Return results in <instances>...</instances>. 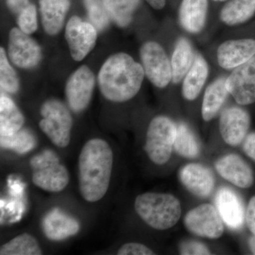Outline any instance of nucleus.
Returning a JSON list of instances; mask_svg holds the SVG:
<instances>
[{
	"instance_id": "obj_1",
	"label": "nucleus",
	"mask_w": 255,
	"mask_h": 255,
	"mask_svg": "<svg viewBox=\"0 0 255 255\" xmlns=\"http://www.w3.org/2000/svg\"><path fill=\"white\" fill-rule=\"evenodd\" d=\"M113 164V151L106 140L92 138L83 145L78 157V184L80 194L87 202H97L105 197Z\"/></svg>"
},
{
	"instance_id": "obj_2",
	"label": "nucleus",
	"mask_w": 255,
	"mask_h": 255,
	"mask_svg": "<svg viewBox=\"0 0 255 255\" xmlns=\"http://www.w3.org/2000/svg\"><path fill=\"white\" fill-rule=\"evenodd\" d=\"M145 72L140 64L125 53L112 55L103 64L98 75L100 91L107 100L124 102L140 90Z\"/></svg>"
},
{
	"instance_id": "obj_3",
	"label": "nucleus",
	"mask_w": 255,
	"mask_h": 255,
	"mask_svg": "<svg viewBox=\"0 0 255 255\" xmlns=\"http://www.w3.org/2000/svg\"><path fill=\"white\" fill-rule=\"evenodd\" d=\"M134 208L150 227L159 231L175 226L181 217V204L175 196L163 193L147 192L137 196Z\"/></svg>"
},
{
	"instance_id": "obj_4",
	"label": "nucleus",
	"mask_w": 255,
	"mask_h": 255,
	"mask_svg": "<svg viewBox=\"0 0 255 255\" xmlns=\"http://www.w3.org/2000/svg\"><path fill=\"white\" fill-rule=\"evenodd\" d=\"M33 184L50 193L63 191L70 182L68 169L60 162L54 152L46 150L33 156L30 160Z\"/></svg>"
},
{
	"instance_id": "obj_5",
	"label": "nucleus",
	"mask_w": 255,
	"mask_h": 255,
	"mask_svg": "<svg viewBox=\"0 0 255 255\" xmlns=\"http://www.w3.org/2000/svg\"><path fill=\"white\" fill-rule=\"evenodd\" d=\"M39 127L57 147L65 148L71 138L73 117L63 102L56 99L46 101L41 106Z\"/></svg>"
},
{
	"instance_id": "obj_6",
	"label": "nucleus",
	"mask_w": 255,
	"mask_h": 255,
	"mask_svg": "<svg viewBox=\"0 0 255 255\" xmlns=\"http://www.w3.org/2000/svg\"><path fill=\"white\" fill-rule=\"evenodd\" d=\"M177 126L168 117L158 116L151 121L146 134L145 150L152 162L167 163L172 155Z\"/></svg>"
},
{
	"instance_id": "obj_7",
	"label": "nucleus",
	"mask_w": 255,
	"mask_h": 255,
	"mask_svg": "<svg viewBox=\"0 0 255 255\" xmlns=\"http://www.w3.org/2000/svg\"><path fill=\"white\" fill-rule=\"evenodd\" d=\"M142 68L152 85L164 88L172 81V65L165 50L158 43L147 41L140 50Z\"/></svg>"
},
{
	"instance_id": "obj_8",
	"label": "nucleus",
	"mask_w": 255,
	"mask_h": 255,
	"mask_svg": "<svg viewBox=\"0 0 255 255\" xmlns=\"http://www.w3.org/2000/svg\"><path fill=\"white\" fill-rule=\"evenodd\" d=\"M188 231L200 237L217 239L224 232V224L218 209L210 204H201L187 213L184 219Z\"/></svg>"
},
{
	"instance_id": "obj_9",
	"label": "nucleus",
	"mask_w": 255,
	"mask_h": 255,
	"mask_svg": "<svg viewBox=\"0 0 255 255\" xmlns=\"http://www.w3.org/2000/svg\"><path fill=\"white\" fill-rule=\"evenodd\" d=\"M95 85V75L86 65L80 67L70 75L65 86V96L74 112L79 113L88 107Z\"/></svg>"
},
{
	"instance_id": "obj_10",
	"label": "nucleus",
	"mask_w": 255,
	"mask_h": 255,
	"mask_svg": "<svg viewBox=\"0 0 255 255\" xmlns=\"http://www.w3.org/2000/svg\"><path fill=\"white\" fill-rule=\"evenodd\" d=\"M65 38L73 59L81 61L95 47L97 31L92 23L74 16L67 23Z\"/></svg>"
},
{
	"instance_id": "obj_11",
	"label": "nucleus",
	"mask_w": 255,
	"mask_h": 255,
	"mask_svg": "<svg viewBox=\"0 0 255 255\" xmlns=\"http://www.w3.org/2000/svg\"><path fill=\"white\" fill-rule=\"evenodd\" d=\"M8 55L11 63L18 68H33L41 59V47L29 35L14 28L9 33Z\"/></svg>"
},
{
	"instance_id": "obj_12",
	"label": "nucleus",
	"mask_w": 255,
	"mask_h": 255,
	"mask_svg": "<svg viewBox=\"0 0 255 255\" xmlns=\"http://www.w3.org/2000/svg\"><path fill=\"white\" fill-rule=\"evenodd\" d=\"M229 93L238 104L248 105L255 102V55L234 69L226 78Z\"/></svg>"
},
{
	"instance_id": "obj_13",
	"label": "nucleus",
	"mask_w": 255,
	"mask_h": 255,
	"mask_svg": "<svg viewBox=\"0 0 255 255\" xmlns=\"http://www.w3.org/2000/svg\"><path fill=\"white\" fill-rule=\"evenodd\" d=\"M250 126L249 114L239 107L226 109L220 117V131L224 141L230 145H240L246 138Z\"/></svg>"
},
{
	"instance_id": "obj_14",
	"label": "nucleus",
	"mask_w": 255,
	"mask_h": 255,
	"mask_svg": "<svg viewBox=\"0 0 255 255\" xmlns=\"http://www.w3.org/2000/svg\"><path fill=\"white\" fill-rule=\"evenodd\" d=\"M181 182L195 196L206 198L214 190L215 179L212 172L201 164L191 163L179 172Z\"/></svg>"
},
{
	"instance_id": "obj_15",
	"label": "nucleus",
	"mask_w": 255,
	"mask_h": 255,
	"mask_svg": "<svg viewBox=\"0 0 255 255\" xmlns=\"http://www.w3.org/2000/svg\"><path fill=\"white\" fill-rule=\"evenodd\" d=\"M215 166L221 177L238 187L247 189L254 183L253 170L240 156L233 154L224 156Z\"/></svg>"
},
{
	"instance_id": "obj_16",
	"label": "nucleus",
	"mask_w": 255,
	"mask_h": 255,
	"mask_svg": "<svg viewBox=\"0 0 255 255\" xmlns=\"http://www.w3.org/2000/svg\"><path fill=\"white\" fill-rule=\"evenodd\" d=\"M255 55V40H231L223 43L218 48L217 58L220 66L235 69L246 63Z\"/></svg>"
},
{
	"instance_id": "obj_17",
	"label": "nucleus",
	"mask_w": 255,
	"mask_h": 255,
	"mask_svg": "<svg viewBox=\"0 0 255 255\" xmlns=\"http://www.w3.org/2000/svg\"><path fill=\"white\" fill-rule=\"evenodd\" d=\"M217 206L223 222L232 230L241 229L245 219L243 203L235 191L227 187H222L216 196Z\"/></svg>"
},
{
	"instance_id": "obj_18",
	"label": "nucleus",
	"mask_w": 255,
	"mask_h": 255,
	"mask_svg": "<svg viewBox=\"0 0 255 255\" xmlns=\"http://www.w3.org/2000/svg\"><path fill=\"white\" fill-rule=\"evenodd\" d=\"M43 229L48 239L60 241L76 235L80 231V224L71 216L55 210L43 220Z\"/></svg>"
},
{
	"instance_id": "obj_19",
	"label": "nucleus",
	"mask_w": 255,
	"mask_h": 255,
	"mask_svg": "<svg viewBox=\"0 0 255 255\" xmlns=\"http://www.w3.org/2000/svg\"><path fill=\"white\" fill-rule=\"evenodd\" d=\"M70 6V0H39L42 25L48 34L61 31Z\"/></svg>"
},
{
	"instance_id": "obj_20",
	"label": "nucleus",
	"mask_w": 255,
	"mask_h": 255,
	"mask_svg": "<svg viewBox=\"0 0 255 255\" xmlns=\"http://www.w3.org/2000/svg\"><path fill=\"white\" fill-rule=\"evenodd\" d=\"M208 6V0H182L179 10L182 28L191 33L200 32L205 26Z\"/></svg>"
},
{
	"instance_id": "obj_21",
	"label": "nucleus",
	"mask_w": 255,
	"mask_h": 255,
	"mask_svg": "<svg viewBox=\"0 0 255 255\" xmlns=\"http://www.w3.org/2000/svg\"><path fill=\"white\" fill-rule=\"evenodd\" d=\"M208 75L209 66L206 60L202 55H196L183 82L182 95L186 100L193 101L197 98L205 85Z\"/></svg>"
},
{
	"instance_id": "obj_22",
	"label": "nucleus",
	"mask_w": 255,
	"mask_h": 255,
	"mask_svg": "<svg viewBox=\"0 0 255 255\" xmlns=\"http://www.w3.org/2000/svg\"><path fill=\"white\" fill-rule=\"evenodd\" d=\"M226 79L221 78L211 83L206 90L203 100L201 114L206 122H209L217 116L227 98L228 90Z\"/></svg>"
},
{
	"instance_id": "obj_23",
	"label": "nucleus",
	"mask_w": 255,
	"mask_h": 255,
	"mask_svg": "<svg viewBox=\"0 0 255 255\" xmlns=\"http://www.w3.org/2000/svg\"><path fill=\"white\" fill-rule=\"evenodd\" d=\"M25 119L13 100L1 94L0 97V133L1 136L14 135L21 130Z\"/></svg>"
},
{
	"instance_id": "obj_24",
	"label": "nucleus",
	"mask_w": 255,
	"mask_h": 255,
	"mask_svg": "<svg viewBox=\"0 0 255 255\" xmlns=\"http://www.w3.org/2000/svg\"><path fill=\"white\" fill-rule=\"evenodd\" d=\"M194 59L195 56L191 43L187 38H179L176 43L171 60L173 83L177 84L182 81L193 65Z\"/></svg>"
},
{
	"instance_id": "obj_25",
	"label": "nucleus",
	"mask_w": 255,
	"mask_h": 255,
	"mask_svg": "<svg viewBox=\"0 0 255 255\" xmlns=\"http://www.w3.org/2000/svg\"><path fill=\"white\" fill-rule=\"evenodd\" d=\"M255 13V0H230L223 6L220 18L228 26L246 22Z\"/></svg>"
},
{
	"instance_id": "obj_26",
	"label": "nucleus",
	"mask_w": 255,
	"mask_h": 255,
	"mask_svg": "<svg viewBox=\"0 0 255 255\" xmlns=\"http://www.w3.org/2000/svg\"><path fill=\"white\" fill-rule=\"evenodd\" d=\"M110 17L120 27H126L131 22L134 12L140 0H103Z\"/></svg>"
},
{
	"instance_id": "obj_27",
	"label": "nucleus",
	"mask_w": 255,
	"mask_h": 255,
	"mask_svg": "<svg viewBox=\"0 0 255 255\" xmlns=\"http://www.w3.org/2000/svg\"><path fill=\"white\" fill-rule=\"evenodd\" d=\"M43 254L36 238L28 233L18 235L0 248L1 255H41Z\"/></svg>"
},
{
	"instance_id": "obj_28",
	"label": "nucleus",
	"mask_w": 255,
	"mask_h": 255,
	"mask_svg": "<svg viewBox=\"0 0 255 255\" xmlns=\"http://www.w3.org/2000/svg\"><path fill=\"white\" fill-rule=\"evenodd\" d=\"M174 147L178 154L187 158L197 157L200 151L194 133L184 124H179L177 127Z\"/></svg>"
},
{
	"instance_id": "obj_29",
	"label": "nucleus",
	"mask_w": 255,
	"mask_h": 255,
	"mask_svg": "<svg viewBox=\"0 0 255 255\" xmlns=\"http://www.w3.org/2000/svg\"><path fill=\"white\" fill-rule=\"evenodd\" d=\"M0 85L9 93H16L19 90L17 75L10 65L4 48H0Z\"/></svg>"
},
{
	"instance_id": "obj_30",
	"label": "nucleus",
	"mask_w": 255,
	"mask_h": 255,
	"mask_svg": "<svg viewBox=\"0 0 255 255\" xmlns=\"http://www.w3.org/2000/svg\"><path fill=\"white\" fill-rule=\"evenodd\" d=\"M87 16L92 24L98 31H103L110 23V15L107 12L103 0H83Z\"/></svg>"
},
{
	"instance_id": "obj_31",
	"label": "nucleus",
	"mask_w": 255,
	"mask_h": 255,
	"mask_svg": "<svg viewBox=\"0 0 255 255\" xmlns=\"http://www.w3.org/2000/svg\"><path fill=\"white\" fill-rule=\"evenodd\" d=\"M18 28L26 34H32L38 28L36 8L35 5L29 4L18 14Z\"/></svg>"
},
{
	"instance_id": "obj_32",
	"label": "nucleus",
	"mask_w": 255,
	"mask_h": 255,
	"mask_svg": "<svg viewBox=\"0 0 255 255\" xmlns=\"http://www.w3.org/2000/svg\"><path fill=\"white\" fill-rule=\"evenodd\" d=\"M118 255H155L152 250L141 243H128L123 245L119 251Z\"/></svg>"
},
{
	"instance_id": "obj_33",
	"label": "nucleus",
	"mask_w": 255,
	"mask_h": 255,
	"mask_svg": "<svg viewBox=\"0 0 255 255\" xmlns=\"http://www.w3.org/2000/svg\"><path fill=\"white\" fill-rule=\"evenodd\" d=\"M179 252L181 255H211L209 248L203 244L196 241H187L181 243L179 246Z\"/></svg>"
},
{
	"instance_id": "obj_34",
	"label": "nucleus",
	"mask_w": 255,
	"mask_h": 255,
	"mask_svg": "<svg viewBox=\"0 0 255 255\" xmlns=\"http://www.w3.org/2000/svg\"><path fill=\"white\" fill-rule=\"evenodd\" d=\"M246 221L250 231L255 236V196L250 201L246 213Z\"/></svg>"
},
{
	"instance_id": "obj_35",
	"label": "nucleus",
	"mask_w": 255,
	"mask_h": 255,
	"mask_svg": "<svg viewBox=\"0 0 255 255\" xmlns=\"http://www.w3.org/2000/svg\"><path fill=\"white\" fill-rule=\"evenodd\" d=\"M243 149L247 155L255 161V132H252L246 137Z\"/></svg>"
},
{
	"instance_id": "obj_36",
	"label": "nucleus",
	"mask_w": 255,
	"mask_h": 255,
	"mask_svg": "<svg viewBox=\"0 0 255 255\" xmlns=\"http://www.w3.org/2000/svg\"><path fill=\"white\" fill-rule=\"evenodd\" d=\"M29 4V0H6L10 11L17 15Z\"/></svg>"
},
{
	"instance_id": "obj_37",
	"label": "nucleus",
	"mask_w": 255,
	"mask_h": 255,
	"mask_svg": "<svg viewBox=\"0 0 255 255\" xmlns=\"http://www.w3.org/2000/svg\"><path fill=\"white\" fill-rule=\"evenodd\" d=\"M147 2L155 9H162L165 6L166 0H146Z\"/></svg>"
},
{
	"instance_id": "obj_38",
	"label": "nucleus",
	"mask_w": 255,
	"mask_h": 255,
	"mask_svg": "<svg viewBox=\"0 0 255 255\" xmlns=\"http://www.w3.org/2000/svg\"><path fill=\"white\" fill-rule=\"evenodd\" d=\"M249 246L250 248H251L252 253L255 255V236H253V237L250 238Z\"/></svg>"
},
{
	"instance_id": "obj_39",
	"label": "nucleus",
	"mask_w": 255,
	"mask_h": 255,
	"mask_svg": "<svg viewBox=\"0 0 255 255\" xmlns=\"http://www.w3.org/2000/svg\"><path fill=\"white\" fill-rule=\"evenodd\" d=\"M214 1H227V0H214Z\"/></svg>"
}]
</instances>
